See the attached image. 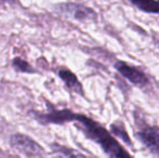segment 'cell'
Returning a JSON list of instances; mask_svg holds the SVG:
<instances>
[{"label": "cell", "instance_id": "obj_1", "mask_svg": "<svg viewBox=\"0 0 159 158\" xmlns=\"http://www.w3.org/2000/svg\"><path fill=\"white\" fill-rule=\"evenodd\" d=\"M75 126L84 133L87 138L94 141L102 147L109 158H131L130 154L119 144L106 129H104L98 122L84 116L82 114H74Z\"/></svg>", "mask_w": 159, "mask_h": 158}, {"label": "cell", "instance_id": "obj_8", "mask_svg": "<svg viewBox=\"0 0 159 158\" xmlns=\"http://www.w3.org/2000/svg\"><path fill=\"white\" fill-rule=\"evenodd\" d=\"M12 66L16 72L20 73H27V74H33V73H37V70L28 63L27 61L23 60L22 57H14L12 60Z\"/></svg>", "mask_w": 159, "mask_h": 158}, {"label": "cell", "instance_id": "obj_5", "mask_svg": "<svg viewBox=\"0 0 159 158\" xmlns=\"http://www.w3.org/2000/svg\"><path fill=\"white\" fill-rule=\"evenodd\" d=\"M140 141L151 151L153 154L159 157V127L147 126L138 132Z\"/></svg>", "mask_w": 159, "mask_h": 158}, {"label": "cell", "instance_id": "obj_7", "mask_svg": "<svg viewBox=\"0 0 159 158\" xmlns=\"http://www.w3.org/2000/svg\"><path fill=\"white\" fill-rule=\"evenodd\" d=\"M141 11L148 13H159V0H131Z\"/></svg>", "mask_w": 159, "mask_h": 158}, {"label": "cell", "instance_id": "obj_4", "mask_svg": "<svg viewBox=\"0 0 159 158\" xmlns=\"http://www.w3.org/2000/svg\"><path fill=\"white\" fill-rule=\"evenodd\" d=\"M115 67L119 72L120 75H122L125 78H127L130 82H132L135 86L144 87L148 84V78L142 70L134 67V66L129 65L126 62L118 61L115 64Z\"/></svg>", "mask_w": 159, "mask_h": 158}, {"label": "cell", "instance_id": "obj_11", "mask_svg": "<svg viewBox=\"0 0 159 158\" xmlns=\"http://www.w3.org/2000/svg\"><path fill=\"white\" fill-rule=\"evenodd\" d=\"M1 1H14V0H1Z\"/></svg>", "mask_w": 159, "mask_h": 158}, {"label": "cell", "instance_id": "obj_9", "mask_svg": "<svg viewBox=\"0 0 159 158\" xmlns=\"http://www.w3.org/2000/svg\"><path fill=\"white\" fill-rule=\"evenodd\" d=\"M51 146H52L53 152L63 155L65 158H86V156H84L82 154L76 152V151L71 150L69 147H65V146L59 145V144H55V143H53Z\"/></svg>", "mask_w": 159, "mask_h": 158}, {"label": "cell", "instance_id": "obj_6", "mask_svg": "<svg viewBox=\"0 0 159 158\" xmlns=\"http://www.w3.org/2000/svg\"><path fill=\"white\" fill-rule=\"evenodd\" d=\"M57 75L60 76V78L63 80L65 86H66L69 90H71L73 92L77 93V94H80V95L84 94L82 84H80L77 76H76L71 70H69L68 68L62 67L57 70Z\"/></svg>", "mask_w": 159, "mask_h": 158}, {"label": "cell", "instance_id": "obj_10", "mask_svg": "<svg viewBox=\"0 0 159 158\" xmlns=\"http://www.w3.org/2000/svg\"><path fill=\"white\" fill-rule=\"evenodd\" d=\"M111 130L115 134L116 138H120V139L126 142L128 145H131V141L129 139V135H128L126 129H125V127L121 124H113L111 126Z\"/></svg>", "mask_w": 159, "mask_h": 158}, {"label": "cell", "instance_id": "obj_3", "mask_svg": "<svg viewBox=\"0 0 159 158\" xmlns=\"http://www.w3.org/2000/svg\"><path fill=\"white\" fill-rule=\"evenodd\" d=\"M57 12L65 16L73 17L78 21H93L96 19V13L92 9L78 3H60L55 6Z\"/></svg>", "mask_w": 159, "mask_h": 158}, {"label": "cell", "instance_id": "obj_2", "mask_svg": "<svg viewBox=\"0 0 159 158\" xmlns=\"http://www.w3.org/2000/svg\"><path fill=\"white\" fill-rule=\"evenodd\" d=\"M10 145L28 158H40L44 155L43 147L30 137L23 133H14L11 135Z\"/></svg>", "mask_w": 159, "mask_h": 158}]
</instances>
